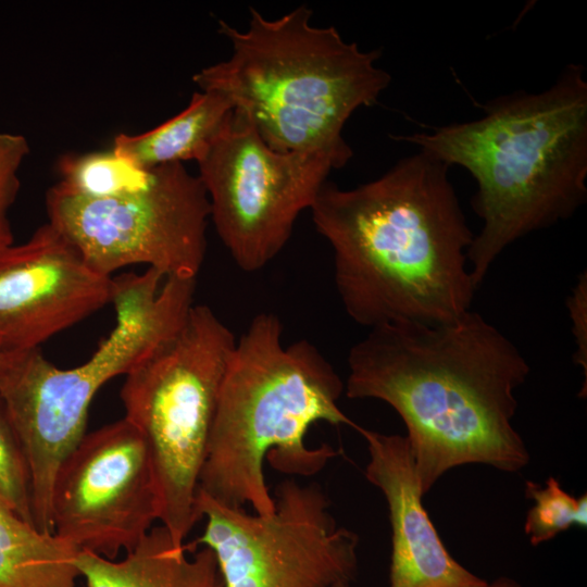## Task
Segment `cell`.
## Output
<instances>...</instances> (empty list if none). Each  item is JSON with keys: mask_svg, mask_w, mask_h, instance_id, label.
<instances>
[{"mask_svg": "<svg viewBox=\"0 0 587 587\" xmlns=\"http://www.w3.org/2000/svg\"><path fill=\"white\" fill-rule=\"evenodd\" d=\"M566 307L572 321V330L575 339L576 351L574 361L584 371L585 383L587 380V275L580 274L567 297Z\"/></svg>", "mask_w": 587, "mask_h": 587, "instance_id": "44dd1931", "label": "cell"}, {"mask_svg": "<svg viewBox=\"0 0 587 587\" xmlns=\"http://www.w3.org/2000/svg\"><path fill=\"white\" fill-rule=\"evenodd\" d=\"M332 587H350V583L340 582V583H337V584L333 585Z\"/></svg>", "mask_w": 587, "mask_h": 587, "instance_id": "603a6c76", "label": "cell"}, {"mask_svg": "<svg viewBox=\"0 0 587 587\" xmlns=\"http://www.w3.org/2000/svg\"><path fill=\"white\" fill-rule=\"evenodd\" d=\"M271 312L257 314L236 340L210 430L199 491L221 504L268 514L274 497L264 462L279 472L311 476L338 455L332 446L310 448L309 428L326 422L360 428L339 408L345 383L305 339L285 346Z\"/></svg>", "mask_w": 587, "mask_h": 587, "instance_id": "277c9868", "label": "cell"}, {"mask_svg": "<svg viewBox=\"0 0 587 587\" xmlns=\"http://www.w3.org/2000/svg\"><path fill=\"white\" fill-rule=\"evenodd\" d=\"M348 159L329 151L277 152L249 117L234 109L197 162L210 218L237 266L255 272L288 242L298 216L310 210L333 170Z\"/></svg>", "mask_w": 587, "mask_h": 587, "instance_id": "9c48e42d", "label": "cell"}, {"mask_svg": "<svg viewBox=\"0 0 587 587\" xmlns=\"http://www.w3.org/2000/svg\"><path fill=\"white\" fill-rule=\"evenodd\" d=\"M237 338L208 305L193 304L180 329L125 375V419L142 436L159 520L184 545L202 520L198 494L221 382Z\"/></svg>", "mask_w": 587, "mask_h": 587, "instance_id": "52a82bcc", "label": "cell"}, {"mask_svg": "<svg viewBox=\"0 0 587 587\" xmlns=\"http://www.w3.org/2000/svg\"><path fill=\"white\" fill-rule=\"evenodd\" d=\"M345 394L389 404L425 496L449 470L484 464L523 470L528 449L513 426L516 389L529 365L516 346L472 310L444 324L370 328L348 354Z\"/></svg>", "mask_w": 587, "mask_h": 587, "instance_id": "6da1fadb", "label": "cell"}, {"mask_svg": "<svg viewBox=\"0 0 587 587\" xmlns=\"http://www.w3.org/2000/svg\"><path fill=\"white\" fill-rule=\"evenodd\" d=\"M195 288L196 278L165 277L153 268L113 277L114 328L87 361L71 369L55 366L39 348L0 352V400L28 463L38 530L53 534L54 476L86 435L93 397L180 329Z\"/></svg>", "mask_w": 587, "mask_h": 587, "instance_id": "8992f818", "label": "cell"}, {"mask_svg": "<svg viewBox=\"0 0 587 587\" xmlns=\"http://www.w3.org/2000/svg\"><path fill=\"white\" fill-rule=\"evenodd\" d=\"M249 13L245 30L218 22L230 57L200 70L193 83L225 95L277 152L329 151L350 160L346 123L390 85L376 65L380 51L346 41L334 26L312 25L304 4L275 20L254 8Z\"/></svg>", "mask_w": 587, "mask_h": 587, "instance_id": "5b68a950", "label": "cell"}, {"mask_svg": "<svg viewBox=\"0 0 587 587\" xmlns=\"http://www.w3.org/2000/svg\"><path fill=\"white\" fill-rule=\"evenodd\" d=\"M78 553L0 505V587H80Z\"/></svg>", "mask_w": 587, "mask_h": 587, "instance_id": "2e32d148", "label": "cell"}, {"mask_svg": "<svg viewBox=\"0 0 587 587\" xmlns=\"http://www.w3.org/2000/svg\"><path fill=\"white\" fill-rule=\"evenodd\" d=\"M526 496L534 501L524 532L533 546L553 539L572 526L587 525V496L574 497L550 476L544 486L526 482Z\"/></svg>", "mask_w": 587, "mask_h": 587, "instance_id": "ac0fdd59", "label": "cell"}, {"mask_svg": "<svg viewBox=\"0 0 587 587\" xmlns=\"http://www.w3.org/2000/svg\"><path fill=\"white\" fill-rule=\"evenodd\" d=\"M29 152L23 135L0 132V250L14 243L9 213L21 187L20 167Z\"/></svg>", "mask_w": 587, "mask_h": 587, "instance_id": "ffe728a7", "label": "cell"}, {"mask_svg": "<svg viewBox=\"0 0 587 587\" xmlns=\"http://www.w3.org/2000/svg\"><path fill=\"white\" fill-rule=\"evenodd\" d=\"M449 167L419 150L354 188L322 186L312 220L332 247L336 290L355 323L444 324L471 310L475 235Z\"/></svg>", "mask_w": 587, "mask_h": 587, "instance_id": "7a4b0ae2", "label": "cell"}, {"mask_svg": "<svg viewBox=\"0 0 587 587\" xmlns=\"http://www.w3.org/2000/svg\"><path fill=\"white\" fill-rule=\"evenodd\" d=\"M476 182L483 226L467 251L478 289L491 264L520 238L571 217L587 199V79L569 64L547 89L514 91L476 120L392 136Z\"/></svg>", "mask_w": 587, "mask_h": 587, "instance_id": "3957f363", "label": "cell"}, {"mask_svg": "<svg viewBox=\"0 0 587 587\" xmlns=\"http://www.w3.org/2000/svg\"><path fill=\"white\" fill-rule=\"evenodd\" d=\"M48 223L104 276L145 264L165 277L196 278L205 258L210 202L183 163L150 170L141 189L86 198L59 183L46 193Z\"/></svg>", "mask_w": 587, "mask_h": 587, "instance_id": "ba28073f", "label": "cell"}, {"mask_svg": "<svg viewBox=\"0 0 587 587\" xmlns=\"http://www.w3.org/2000/svg\"><path fill=\"white\" fill-rule=\"evenodd\" d=\"M234 109L232 101L218 91H197L180 113L155 128L137 135L117 134L112 150L146 171L188 160L198 162Z\"/></svg>", "mask_w": 587, "mask_h": 587, "instance_id": "9a60e30c", "label": "cell"}, {"mask_svg": "<svg viewBox=\"0 0 587 587\" xmlns=\"http://www.w3.org/2000/svg\"><path fill=\"white\" fill-rule=\"evenodd\" d=\"M487 587H523L517 580L509 576H500L488 583Z\"/></svg>", "mask_w": 587, "mask_h": 587, "instance_id": "7402d4cb", "label": "cell"}, {"mask_svg": "<svg viewBox=\"0 0 587 587\" xmlns=\"http://www.w3.org/2000/svg\"><path fill=\"white\" fill-rule=\"evenodd\" d=\"M59 184L86 198H108L143 188L150 171L136 166L112 149L83 154L66 153L59 158Z\"/></svg>", "mask_w": 587, "mask_h": 587, "instance_id": "e0dca14e", "label": "cell"}, {"mask_svg": "<svg viewBox=\"0 0 587 587\" xmlns=\"http://www.w3.org/2000/svg\"><path fill=\"white\" fill-rule=\"evenodd\" d=\"M0 505L14 513L21 520L35 526L28 463L1 400Z\"/></svg>", "mask_w": 587, "mask_h": 587, "instance_id": "d6986e66", "label": "cell"}, {"mask_svg": "<svg viewBox=\"0 0 587 587\" xmlns=\"http://www.w3.org/2000/svg\"><path fill=\"white\" fill-rule=\"evenodd\" d=\"M366 479L384 495L391 526L388 587H487L447 550L426 509L408 441L364 427Z\"/></svg>", "mask_w": 587, "mask_h": 587, "instance_id": "4fadbf2b", "label": "cell"}, {"mask_svg": "<svg viewBox=\"0 0 587 587\" xmlns=\"http://www.w3.org/2000/svg\"><path fill=\"white\" fill-rule=\"evenodd\" d=\"M53 534L116 560L159 520L146 442L125 417L86 434L63 460L51 494Z\"/></svg>", "mask_w": 587, "mask_h": 587, "instance_id": "8fae6325", "label": "cell"}, {"mask_svg": "<svg viewBox=\"0 0 587 587\" xmlns=\"http://www.w3.org/2000/svg\"><path fill=\"white\" fill-rule=\"evenodd\" d=\"M275 509L247 512L198 494L204 530L185 545L211 549L224 587H332L358 570L359 536L339 526L320 485L287 479L277 486Z\"/></svg>", "mask_w": 587, "mask_h": 587, "instance_id": "30bf717a", "label": "cell"}, {"mask_svg": "<svg viewBox=\"0 0 587 587\" xmlns=\"http://www.w3.org/2000/svg\"><path fill=\"white\" fill-rule=\"evenodd\" d=\"M187 552L185 544H175L160 525L121 560L79 551L77 567L85 587H224L211 549Z\"/></svg>", "mask_w": 587, "mask_h": 587, "instance_id": "5bb4252c", "label": "cell"}, {"mask_svg": "<svg viewBox=\"0 0 587 587\" xmlns=\"http://www.w3.org/2000/svg\"><path fill=\"white\" fill-rule=\"evenodd\" d=\"M113 277L97 273L49 223L0 250V352L39 348L110 303Z\"/></svg>", "mask_w": 587, "mask_h": 587, "instance_id": "7c38bea8", "label": "cell"}]
</instances>
